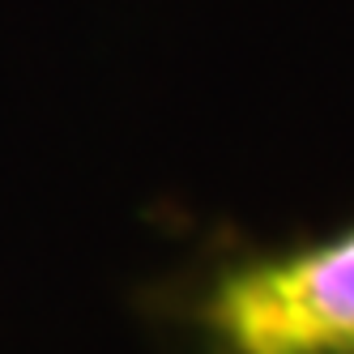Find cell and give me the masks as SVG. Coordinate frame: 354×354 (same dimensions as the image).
Returning a JSON list of instances; mask_svg holds the SVG:
<instances>
[{"mask_svg":"<svg viewBox=\"0 0 354 354\" xmlns=\"http://www.w3.org/2000/svg\"><path fill=\"white\" fill-rule=\"evenodd\" d=\"M196 316L218 354H354V226L222 269Z\"/></svg>","mask_w":354,"mask_h":354,"instance_id":"obj_1","label":"cell"}]
</instances>
